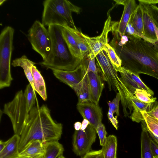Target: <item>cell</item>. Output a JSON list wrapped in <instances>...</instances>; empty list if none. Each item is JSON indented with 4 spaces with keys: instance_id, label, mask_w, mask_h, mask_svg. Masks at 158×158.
<instances>
[{
    "instance_id": "6da1fadb",
    "label": "cell",
    "mask_w": 158,
    "mask_h": 158,
    "mask_svg": "<svg viewBox=\"0 0 158 158\" xmlns=\"http://www.w3.org/2000/svg\"><path fill=\"white\" fill-rule=\"evenodd\" d=\"M118 44L114 48L123 67L137 75L144 74L158 80V46L141 38Z\"/></svg>"
},
{
    "instance_id": "7a4b0ae2",
    "label": "cell",
    "mask_w": 158,
    "mask_h": 158,
    "mask_svg": "<svg viewBox=\"0 0 158 158\" xmlns=\"http://www.w3.org/2000/svg\"><path fill=\"white\" fill-rule=\"evenodd\" d=\"M62 129V124L52 119L47 106H34L29 112L20 136L19 152L33 140H39L43 143L58 141Z\"/></svg>"
},
{
    "instance_id": "3957f363",
    "label": "cell",
    "mask_w": 158,
    "mask_h": 158,
    "mask_svg": "<svg viewBox=\"0 0 158 158\" xmlns=\"http://www.w3.org/2000/svg\"><path fill=\"white\" fill-rule=\"evenodd\" d=\"M62 28V26L57 25L48 26L51 40V50L47 58L39 64L52 70L72 71L80 64L81 61L72 56L63 36Z\"/></svg>"
},
{
    "instance_id": "277c9868",
    "label": "cell",
    "mask_w": 158,
    "mask_h": 158,
    "mask_svg": "<svg viewBox=\"0 0 158 158\" xmlns=\"http://www.w3.org/2000/svg\"><path fill=\"white\" fill-rule=\"evenodd\" d=\"M98 71L102 79L107 82L110 91L118 92L120 94L124 116L131 113L133 108L129 98L131 93L121 81L116 70L109 59L106 52L103 50L95 57Z\"/></svg>"
},
{
    "instance_id": "5b68a950",
    "label": "cell",
    "mask_w": 158,
    "mask_h": 158,
    "mask_svg": "<svg viewBox=\"0 0 158 158\" xmlns=\"http://www.w3.org/2000/svg\"><path fill=\"white\" fill-rule=\"evenodd\" d=\"M42 23L44 26H69L77 29L72 16L73 12L80 13L81 8L66 0H46L43 2Z\"/></svg>"
},
{
    "instance_id": "8992f818",
    "label": "cell",
    "mask_w": 158,
    "mask_h": 158,
    "mask_svg": "<svg viewBox=\"0 0 158 158\" xmlns=\"http://www.w3.org/2000/svg\"><path fill=\"white\" fill-rule=\"evenodd\" d=\"M15 32L12 27H5L0 35V89L9 87L13 78L10 63Z\"/></svg>"
},
{
    "instance_id": "52a82bcc",
    "label": "cell",
    "mask_w": 158,
    "mask_h": 158,
    "mask_svg": "<svg viewBox=\"0 0 158 158\" xmlns=\"http://www.w3.org/2000/svg\"><path fill=\"white\" fill-rule=\"evenodd\" d=\"M29 112L22 90L16 93L11 101L4 105L3 111L10 119L15 134L19 136Z\"/></svg>"
},
{
    "instance_id": "ba28073f",
    "label": "cell",
    "mask_w": 158,
    "mask_h": 158,
    "mask_svg": "<svg viewBox=\"0 0 158 158\" xmlns=\"http://www.w3.org/2000/svg\"><path fill=\"white\" fill-rule=\"evenodd\" d=\"M27 38L32 49L41 56L43 60L51 50V40L48 31L40 21L35 20L28 31Z\"/></svg>"
},
{
    "instance_id": "9c48e42d",
    "label": "cell",
    "mask_w": 158,
    "mask_h": 158,
    "mask_svg": "<svg viewBox=\"0 0 158 158\" xmlns=\"http://www.w3.org/2000/svg\"><path fill=\"white\" fill-rule=\"evenodd\" d=\"M97 133L95 129L90 124L84 130H75L73 138L74 152L82 157L91 151L92 146L96 140Z\"/></svg>"
},
{
    "instance_id": "30bf717a",
    "label": "cell",
    "mask_w": 158,
    "mask_h": 158,
    "mask_svg": "<svg viewBox=\"0 0 158 158\" xmlns=\"http://www.w3.org/2000/svg\"><path fill=\"white\" fill-rule=\"evenodd\" d=\"M112 21L109 15L105 22L103 30L101 34L97 36L91 37L81 32V35L87 41L89 48L88 58H95L101 52L105 50L108 43V36L109 31H112Z\"/></svg>"
},
{
    "instance_id": "8fae6325",
    "label": "cell",
    "mask_w": 158,
    "mask_h": 158,
    "mask_svg": "<svg viewBox=\"0 0 158 158\" xmlns=\"http://www.w3.org/2000/svg\"><path fill=\"white\" fill-rule=\"evenodd\" d=\"M87 64L85 60L83 59L80 64L73 70L68 71L56 69L52 70L57 78L73 89L82 80L86 73Z\"/></svg>"
},
{
    "instance_id": "7c38bea8",
    "label": "cell",
    "mask_w": 158,
    "mask_h": 158,
    "mask_svg": "<svg viewBox=\"0 0 158 158\" xmlns=\"http://www.w3.org/2000/svg\"><path fill=\"white\" fill-rule=\"evenodd\" d=\"M77 109L83 117L96 130L102 123L103 115L102 109L98 104L92 102H78Z\"/></svg>"
},
{
    "instance_id": "4fadbf2b",
    "label": "cell",
    "mask_w": 158,
    "mask_h": 158,
    "mask_svg": "<svg viewBox=\"0 0 158 158\" xmlns=\"http://www.w3.org/2000/svg\"><path fill=\"white\" fill-rule=\"evenodd\" d=\"M124 9L119 22L112 23V29L117 31L122 37L124 35L126 27L138 5L135 0H125Z\"/></svg>"
},
{
    "instance_id": "5bb4252c",
    "label": "cell",
    "mask_w": 158,
    "mask_h": 158,
    "mask_svg": "<svg viewBox=\"0 0 158 158\" xmlns=\"http://www.w3.org/2000/svg\"><path fill=\"white\" fill-rule=\"evenodd\" d=\"M86 74L88 79L92 101L98 104L104 87L102 78L98 73L90 72Z\"/></svg>"
},
{
    "instance_id": "9a60e30c",
    "label": "cell",
    "mask_w": 158,
    "mask_h": 158,
    "mask_svg": "<svg viewBox=\"0 0 158 158\" xmlns=\"http://www.w3.org/2000/svg\"><path fill=\"white\" fill-rule=\"evenodd\" d=\"M72 29L73 28L69 26L62 27V35L73 57L76 60L81 61L82 58L74 37Z\"/></svg>"
},
{
    "instance_id": "2e32d148",
    "label": "cell",
    "mask_w": 158,
    "mask_h": 158,
    "mask_svg": "<svg viewBox=\"0 0 158 158\" xmlns=\"http://www.w3.org/2000/svg\"><path fill=\"white\" fill-rule=\"evenodd\" d=\"M141 4L143 7L144 36L154 45L157 40L155 26L148 13L147 6Z\"/></svg>"
},
{
    "instance_id": "e0dca14e",
    "label": "cell",
    "mask_w": 158,
    "mask_h": 158,
    "mask_svg": "<svg viewBox=\"0 0 158 158\" xmlns=\"http://www.w3.org/2000/svg\"><path fill=\"white\" fill-rule=\"evenodd\" d=\"M141 122L142 131L140 138L141 158H154L151 146L152 138L149 135L144 119Z\"/></svg>"
},
{
    "instance_id": "ac0fdd59",
    "label": "cell",
    "mask_w": 158,
    "mask_h": 158,
    "mask_svg": "<svg viewBox=\"0 0 158 158\" xmlns=\"http://www.w3.org/2000/svg\"><path fill=\"white\" fill-rule=\"evenodd\" d=\"M20 136L15 134L7 140L4 149L0 152V158H14L19 155Z\"/></svg>"
},
{
    "instance_id": "d6986e66",
    "label": "cell",
    "mask_w": 158,
    "mask_h": 158,
    "mask_svg": "<svg viewBox=\"0 0 158 158\" xmlns=\"http://www.w3.org/2000/svg\"><path fill=\"white\" fill-rule=\"evenodd\" d=\"M73 89L77 96L78 102H92L88 78L86 73L79 83L75 86Z\"/></svg>"
},
{
    "instance_id": "ffe728a7",
    "label": "cell",
    "mask_w": 158,
    "mask_h": 158,
    "mask_svg": "<svg viewBox=\"0 0 158 158\" xmlns=\"http://www.w3.org/2000/svg\"><path fill=\"white\" fill-rule=\"evenodd\" d=\"M131 25L135 30L142 38L144 40L150 43V41L144 36L143 22V12L142 5L139 3L133 13L130 20Z\"/></svg>"
},
{
    "instance_id": "44dd1931",
    "label": "cell",
    "mask_w": 158,
    "mask_h": 158,
    "mask_svg": "<svg viewBox=\"0 0 158 158\" xmlns=\"http://www.w3.org/2000/svg\"><path fill=\"white\" fill-rule=\"evenodd\" d=\"M35 64V62L29 59L25 55L13 60L11 63L13 67H20L22 68L29 83L34 90L33 79L31 69L32 66Z\"/></svg>"
},
{
    "instance_id": "7402d4cb",
    "label": "cell",
    "mask_w": 158,
    "mask_h": 158,
    "mask_svg": "<svg viewBox=\"0 0 158 158\" xmlns=\"http://www.w3.org/2000/svg\"><path fill=\"white\" fill-rule=\"evenodd\" d=\"M34 90L44 101L47 99L45 84L44 78L36 67L34 65L31 67Z\"/></svg>"
},
{
    "instance_id": "603a6c76",
    "label": "cell",
    "mask_w": 158,
    "mask_h": 158,
    "mask_svg": "<svg viewBox=\"0 0 158 158\" xmlns=\"http://www.w3.org/2000/svg\"><path fill=\"white\" fill-rule=\"evenodd\" d=\"M44 143L39 140H34L30 142L26 147L19 152L20 156L32 157L44 155Z\"/></svg>"
},
{
    "instance_id": "cb8c5ba5",
    "label": "cell",
    "mask_w": 158,
    "mask_h": 158,
    "mask_svg": "<svg viewBox=\"0 0 158 158\" xmlns=\"http://www.w3.org/2000/svg\"><path fill=\"white\" fill-rule=\"evenodd\" d=\"M129 98L132 102L134 109L130 117L132 121L139 123L143 120L141 111L146 110L151 103H145L139 100L132 94H131L130 95Z\"/></svg>"
},
{
    "instance_id": "d4e9b609",
    "label": "cell",
    "mask_w": 158,
    "mask_h": 158,
    "mask_svg": "<svg viewBox=\"0 0 158 158\" xmlns=\"http://www.w3.org/2000/svg\"><path fill=\"white\" fill-rule=\"evenodd\" d=\"M44 158H57L63 155L64 148L58 141H53L44 143Z\"/></svg>"
},
{
    "instance_id": "484cf974",
    "label": "cell",
    "mask_w": 158,
    "mask_h": 158,
    "mask_svg": "<svg viewBox=\"0 0 158 158\" xmlns=\"http://www.w3.org/2000/svg\"><path fill=\"white\" fill-rule=\"evenodd\" d=\"M117 142L115 136L110 135L107 137L106 143L101 149L104 158H116Z\"/></svg>"
},
{
    "instance_id": "4316f807",
    "label": "cell",
    "mask_w": 158,
    "mask_h": 158,
    "mask_svg": "<svg viewBox=\"0 0 158 158\" xmlns=\"http://www.w3.org/2000/svg\"><path fill=\"white\" fill-rule=\"evenodd\" d=\"M72 32L79 49L82 60L87 56L89 52L88 44L85 39L81 35L78 29L73 28Z\"/></svg>"
},
{
    "instance_id": "83f0119b",
    "label": "cell",
    "mask_w": 158,
    "mask_h": 158,
    "mask_svg": "<svg viewBox=\"0 0 158 158\" xmlns=\"http://www.w3.org/2000/svg\"><path fill=\"white\" fill-rule=\"evenodd\" d=\"M104 51L116 70L119 72L122 67V61L115 49L108 44L106 45Z\"/></svg>"
},
{
    "instance_id": "f1b7e54d",
    "label": "cell",
    "mask_w": 158,
    "mask_h": 158,
    "mask_svg": "<svg viewBox=\"0 0 158 158\" xmlns=\"http://www.w3.org/2000/svg\"><path fill=\"white\" fill-rule=\"evenodd\" d=\"M147 130L158 137V120L149 115L145 110L141 111Z\"/></svg>"
},
{
    "instance_id": "f546056e",
    "label": "cell",
    "mask_w": 158,
    "mask_h": 158,
    "mask_svg": "<svg viewBox=\"0 0 158 158\" xmlns=\"http://www.w3.org/2000/svg\"><path fill=\"white\" fill-rule=\"evenodd\" d=\"M121 69L141 89H143L153 96L154 92L148 87L140 79L139 75L122 66Z\"/></svg>"
},
{
    "instance_id": "4dcf8cb0",
    "label": "cell",
    "mask_w": 158,
    "mask_h": 158,
    "mask_svg": "<svg viewBox=\"0 0 158 158\" xmlns=\"http://www.w3.org/2000/svg\"><path fill=\"white\" fill-rule=\"evenodd\" d=\"M35 90L30 83L26 86L23 93L28 110L30 111L35 106Z\"/></svg>"
},
{
    "instance_id": "1f68e13d",
    "label": "cell",
    "mask_w": 158,
    "mask_h": 158,
    "mask_svg": "<svg viewBox=\"0 0 158 158\" xmlns=\"http://www.w3.org/2000/svg\"><path fill=\"white\" fill-rule=\"evenodd\" d=\"M119 72L121 75L120 78L129 91L134 95L135 90L140 87L123 70L120 69Z\"/></svg>"
},
{
    "instance_id": "d6a6232c",
    "label": "cell",
    "mask_w": 158,
    "mask_h": 158,
    "mask_svg": "<svg viewBox=\"0 0 158 158\" xmlns=\"http://www.w3.org/2000/svg\"><path fill=\"white\" fill-rule=\"evenodd\" d=\"M134 96L141 102L145 103L154 102L156 101V98L146 91L140 89H137L134 93Z\"/></svg>"
},
{
    "instance_id": "836d02e7",
    "label": "cell",
    "mask_w": 158,
    "mask_h": 158,
    "mask_svg": "<svg viewBox=\"0 0 158 158\" xmlns=\"http://www.w3.org/2000/svg\"><path fill=\"white\" fill-rule=\"evenodd\" d=\"M121 99L120 94L117 92L115 98L112 101H109L107 103L109 109L111 110L113 114L115 113L117 117L119 115V103Z\"/></svg>"
},
{
    "instance_id": "e575fe53",
    "label": "cell",
    "mask_w": 158,
    "mask_h": 158,
    "mask_svg": "<svg viewBox=\"0 0 158 158\" xmlns=\"http://www.w3.org/2000/svg\"><path fill=\"white\" fill-rule=\"evenodd\" d=\"M100 140V145L103 146L106 141L107 133L104 125L102 123L99 124L96 129Z\"/></svg>"
},
{
    "instance_id": "d590c367",
    "label": "cell",
    "mask_w": 158,
    "mask_h": 158,
    "mask_svg": "<svg viewBox=\"0 0 158 158\" xmlns=\"http://www.w3.org/2000/svg\"><path fill=\"white\" fill-rule=\"evenodd\" d=\"M147 6L148 13L155 25L158 29V7L153 5Z\"/></svg>"
},
{
    "instance_id": "8d00e7d4",
    "label": "cell",
    "mask_w": 158,
    "mask_h": 158,
    "mask_svg": "<svg viewBox=\"0 0 158 158\" xmlns=\"http://www.w3.org/2000/svg\"><path fill=\"white\" fill-rule=\"evenodd\" d=\"M146 113L151 117L158 120V102L150 103L146 110Z\"/></svg>"
},
{
    "instance_id": "74e56055",
    "label": "cell",
    "mask_w": 158,
    "mask_h": 158,
    "mask_svg": "<svg viewBox=\"0 0 158 158\" xmlns=\"http://www.w3.org/2000/svg\"><path fill=\"white\" fill-rule=\"evenodd\" d=\"M88 58V62L86 73H88L90 72L95 73H98V69L96 67L95 62V58Z\"/></svg>"
},
{
    "instance_id": "f35d334b",
    "label": "cell",
    "mask_w": 158,
    "mask_h": 158,
    "mask_svg": "<svg viewBox=\"0 0 158 158\" xmlns=\"http://www.w3.org/2000/svg\"><path fill=\"white\" fill-rule=\"evenodd\" d=\"M81 158H104L101 149L98 150L91 151Z\"/></svg>"
},
{
    "instance_id": "ab89813d",
    "label": "cell",
    "mask_w": 158,
    "mask_h": 158,
    "mask_svg": "<svg viewBox=\"0 0 158 158\" xmlns=\"http://www.w3.org/2000/svg\"><path fill=\"white\" fill-rule=\"evenodd\" d=\"M107 116L109 120L112 125L116 130H117L118 129V121L117 120V116H116L115 117H114V116L112 112L110 109H109Z\"/></svg>"
},
{
    "instance_id": "60d3db41",
    "label": "cell",
    "mask_w": 158,
    "mask_h": 158,
    "mask_svg": "<svg viewBox=\"0 0 158 158\" xmlns=\"http://www.w3.org/2000/svg\"><path fill=\"white\" fill-rule=\"evenodd\" d=\"M151 146L153 156H158V146L152 139L151 141Z\"/></svg>"
},
{
    "instance_id": "b9f144b4",
    "label": "cell",
    "mask_w": 158,
    "mask_h": 158,
    "mask_svg": "<svg viewBox=\"0 0 158 158\" xmlns=\"http://www.w3.org/2000/svg\"><path fill=\"white\" fill-rule=\"evenodd\" d=\"M139 3L147 6L155 5L158 3V0H139Z\"/></svg>"
},
{
    "instance_id": "7bdbcfd3",
    "label": "cell",
    "mask_w": 158,
    "mask_h": 158,
    "mask_svg": "<svg viewBox=\"0 0 158 158\" xmlns=\"http://www.w3.org/2000/svg\"><path fill=\"white\" fill-rule=\"evenodd\" d=\"M148 131L149 135L152 139L156 142V143L158 146V137L156 136V135H155L152 132Z\"/></svg>"
},
{
    "instance_id": "ee69618b",
    "label": "cell",
    "mask_w": 158,
    "mask_h": 158,
    "mask_svg": "<svg viewBox=\"0 0 158 158\" xmlns=\"http://www.w3.org/2000/svg\"><path fill=\"white\" fill-rule=\"evenodd\" d=\"M89 124V122L87 120L84 119L81 123V130H83L85 129Z\"/></svg>"
},
{
    "instance_id": "f6af8a7d",
    "label": "cell",
    "mask_w": 158,
    "mask_h": 158,
    "mask_svg": "<svg viewBox=\"0 0 158 158\" xmlns=\"http://www.w3.org/2000/svg\"><path fill=\"white\" fill-rule=\"evenodd\" d=\"M7 143V140L5 142H3L1 140L0 141V152L4 149Z\"/></svg>"
},
{
    "instance_id": "bcb514c9",
    "label": "cell",
    "mask_w": 158,
    "mask_h": 158,
    "mask_svg": "<svg viewBox=\"0 0 158 158\" xmlns=\"http://www.w3.org/2000/svg\"><path fill=\"white\" fill-rule=\"evenodd\" d=\"M81 123L78 122H76L74 124V127L76 131H78L81 129Z\"/></svg>"
},
{
    "instance_id": "7dc6e473",
    "label": "cell",
    "mask_w": 158,
    "mask_h": 158,
    "mask_svg": "<svg viewBox=\"0 0 158 158\" xmlns=\"http://www.w3.org/2000/svg\"><path fill=\"white\" fill-rule=\"evenodd\" d=\"M114 1L116 2V4L118 5H123L125 2V0H114Z\"/></svg>"
},
{
    "instance_id": "c3c4849f",
    "label": "cell",
    "mask_w": 158,
    "mask_h": 158,
    "mask_svg": "<svg viewBox=\"0 0 158 158\" xmlns=\"http://www.w3.org/2000/svg\"><path fill=\"white\" fill-rule=\"evenodd\" d=\"M155 28L156 31V35L157 37V40L155 42L154 46H157L158 45V29L155 26Z\"/></svg>"
},
{
    "instance_id": "681fc988",
    "label": "cell",
    "mask_w": 158,
    "mask_h": 158,
    "mask_svg": "<svg viewBox=\"0 0 158 158\" xmlns=\"http://www.w3.org/2000/svg\"><path fill=\"white\" fill-rule=\"evenodd\" d=\"M44 155H39L29 158H44Z\"/></svg>"
},
{
    "instance_id": "f907efd6",
    "label": "cell",
    "mask_w": 158,
    "mask_h": 158,
    "mask_svg": "<svg viewBox=\"0 0 158 158\" xmlns=\"http://www.w3.org/2000/svg\"><path fill=\"white\" fill-rule=\"evenodd\" d=\"M29 157H30L27 156H20L19 155L18 156H16V157L14 158H29Z\"/></svg>"
},
{
    "instance_id": "816d5d0a",
    "label": "cell",
    "mask_w": 158,
    "mask_h": 158,
    "mask_svg": "<svg viewBox=\"0 0 158 158\" xmlns=\"http://www.w3.org/2000/svg\"><path fill=\"white\" fill-rule=\"evenodd\" d=\"M6 1V0H1L0 1V5H2Z\"/></svg>"
},
{
    "instance_id": "f5cc1de1",
    "label": "cell",
    "mask_w": 158,
    "mask_h": 158,
    "mask_svg": "<svg viewBox=\"0 0 158 158\" xmlns=\"http://www.w3.org/2000/svg\"><path fill=\"white\" fill-rule=\"evenodd\" d=\"M57 158H66L63 155L59 156Z\"/></svg>"
},
{
    "instance_id": "db71d44e",
    "label": "cell",
    "mask_w": 158,
    "mask_h": 158,
    "mask_svg": "<svg viewBox=\"0 0 158 158\" xmlns=\"http://www.w3.org/2000/svg\"><path fill=\"white\" fill-rule=\"evenodd\" d=\"M154 158H158V156H154Z\"/></svg>"
},
{
    "instance_id": "11a10c76",
    "label": "cell",
    "mask_w": 158,
    "mask_h": 158,
    "mask_svg": "<svg viewBox=\"0 0 158 158\" xmlns=\"http://www.w3.org/2000/svg\"></svg>"
}]
</instances>
